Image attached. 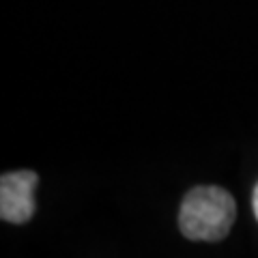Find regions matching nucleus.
<instances>
[{"instance_id":"obj_1","label":"nucleus","mask_w":258,"mask_h":258,"mask_svg":"<svg viewBox=\"0 0 258 258\" xmlns=\"http://www.w3.org/2000/svg\"><path fill=\"white\" fill-rule=\"evenodd\" d=\"M237 207L226 189L200 185L187 191L179 209V228L191 241H220L235 224Z\"/></svg>"},{"instance_id":"obj_2","label":"nucleus","mask_w":258,"mask_h":258,"mask_svg":"<svg viewBox=\"0 0 258 258\" xmlns=\"http://www.w3.org/2000/svg\"><path fill=\"white\" fill-rule=\"evenodd\" d=\"M39 176L32 170L7 172L0 179V217L9 224H26L35 215V187Z\"/></svg>"},{"instance_id":"obj_3","label":"nucleus","mask_w":258,"mask_h":258,"mask_svg":"<svg viewBox=\"0 0 258 258\" xmlns=\"http://www.w3.org/2000/svg\"><path fill=\"white\" fill-rule=\"evenodd\" d=\"M252 205H254V213H256V220H258V185L254 187V198H252Z\"/></svg>"}]
</instances>
